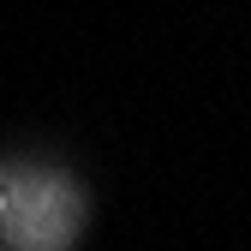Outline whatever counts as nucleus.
Here are the masks:
<instances>
[{
  "label": "nucleus",
  "mask_w": 251,
  "mask_h": 251,
  "mask_svg": "<svg viewBox=\"0 0 251 251\" xmlns=\"http://www.w3.org/2000/svg\"><path fill=\"white\" fill-rule=\"evenodd\" d=\"M0 227L24 251H60L78 227V203L60 179L42 174H0Z\"/></svg>",
  "instance_id": "obj_1"
}]
</instances>
